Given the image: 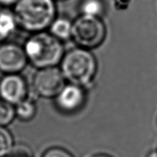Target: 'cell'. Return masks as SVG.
I'll use <instances>...</instances> for the list:
<instances>
[{
    "label": "cell",
    "mask_w": 157,
    "mask_h": 157,
    "mask_svg": "<svg viewBox=\"0 0 157 157\" xmlns=\"http://www.w3.org/2000/svg\"><path fill=\"white\" fill-rule=\"evenodd\" d=\"M19 0H0V6L4 8L15 6Z\"/></svg>",
    "instance_id": "obj_17"
},
{
    "label": "cell",
    "mask_w": 157,
    "mask_h": 157,
    "mask_svg": "<svg viewBox=\"0 0 157 157\" xmlns=\"http://www.w3.org/2000/svg\"><path fill=\"white\" fill-rule=\"evenodd\" d=\"M14 149L12 135L5 127L0 126V157L9 156Z\"/></svg>",
    "instance_id": "obj_13"
},
{
    "label": "cell",
    "mask_w": 157,
    "mask_h": 157,
    "mask_svg": "<svg viewBox=\"0 0 157 157\" xmlns=\"http://www.w3.org/2000/svg\"><path fill=\"white\" fill-rule=\"evenodd\" d=\"M61 71L70 84L87 87L96 75V58L87 49L74 48L64 55L61 62Z\"/></svg>",
    "instance_id": "obj_3"
},
{
    "label": "cell",
    "mask_w": 157,
    "mask_h": 157,
    "mask_svg": "<svg viewBox=\"0 0 157 157\" xmlns=\"http://www.w3.org/2000/svg\"><path fill=\"white\" fill-rule=\"evenodd\" d=\"M106 27L100 17L81 15L72 23L71 38L80 48H98L106 38Z\"/></svg>",
    "instance_id": "obj_4"
},
{
    "label": "cell",
    "mask_w": 157,
    "mask_h": 157,
    "mask_svg": "<svg viewBox=\"0 0 157 157\" xmlns=\"http://www.w3.org/2000/svg\"><path fill=\"white\" fill-rule=\"evenodd\" d=\"M42 157H74L69 152L64 149L54 147L48 150Z\"/></svg>",
    "instance_id": "obj_15"
},
{
    "label": "cell",
    "mask_w": 157,
    "mask_h": 157,
    "mask_svg": "<svg viewBox=\"0 0 157 157\" xmlns=\"http://www.w3.org/2000/svg\"><path fill=\"white\" fill-rule=\"evenodd\" d=\"M72 23L64 17L56 18L49 27L50 33L61 41L68 39L71 38Z\"/></svg>",
    "instance_id": "obj_10"
},
{
    "label": "cell",
    "mask_w": 157,
    "mask_h": 157,
    "mask_svg": "<svg viewBox=\"0 0 157 157\" xmlns=\"http://www.w3.org/2000/svg\"><path fill=\"white\" fill-rule=\"evenodd\" d=\"M15 117V110L14 106L0 98V126L5 127L9 124Z\"/></svg>",
    "instance_id": "obj_14"
},
{
    "label": "cell",
    "mask_w": 157,
    "mask_h": 157,
    "mask_svg": "<svg viewBox=\"0 0 157 157\" xmlns=\"http://www.w3.org/2000/svg\"><path fill=\"white\" fill-rule=\"evenodd\" d=\"M17 25L13 11L4 7L0 9V41H4L13 34Z\"/></svg>",
    "instance_id": "obj_9"
},
{
    "label": "cell",
    "mask_w": 157,
    "mask_h": 157,
    "mask_svg": "<svg viewBox=\"0 0 157 157\" xmlns=\"http://www.w3.org/2000/svg\"><path fill=\"white\" fill-rule=\"evenodd\" d=\"M147 157H157V151H153L149 153Z\"/></svg>",
    "instance_id": "obj_19"
},
{
    "label": "cell",
    "mask_w": 157,
    "mask_h": 157,
    "mask_svg": "<svg viewBox=\"0 0 157 157\" xmlns=\"http://www.w3.org/2000/svg\"><path fill=\"white\" fill-rule=\"evenodd\" d=\"M15 116L24 121H31L36 114V106L35 103L29 99H25L15 107Z\"/></svg>",
    "instance_id": "obj_12"
},
{
    "label": "cell",
    "mask_w": 157,
    "mask_h": 157,
    "mask_svg": "<svg viewBox=\"0 0 157 157\" xmlns=\"http://www.w3.org/2000/svg\"><path fill=\"white\" fill-rule=\"evenodd\" d=\"M55 1H66V0H55Z\"/></svg>",
    "instance_id": "obj_21"
},
{
    "label": "cell",
    "mask_w": 157,
    "mask_h": 157,
    "mask_svg": "<svg viewBox=\"0 0 157 157\" xmlns=\"http://www.w3.org/2000/svg\"><path fill=\"white\" fill-rule=\"evenodd\" d=\"M94 157H110V156H107V155H97V156H94Z\"/></svg>",
    "instance_id": "obj_20"
},
{
    "label": "cell",
    "mask_w": 157,
    "mask_h": 157,
    "mask_svg": "<svg viewBox=\"0 0 157 157\" xmlns=\"http://www.w3.org/2000/svg\"><path fill=\"white\" fill-rule=\"evenodd\" d=\"M132 2L133 0H110L112 6L119 11H124L128 9Z\"/></svg>",
    "instance_id": "obj_16"
},
{
    "label": "cell",
    "mask_w": 157,
    "mask_h": 157,
    "mask_svg": "<svg viewBox=\"0 0 157 157\" xmlns=\"http://www.w3.org/2000/svg\"><path fill=\"white\" fill-rule=\"evenodd\" d=\"M56 12L55 0H19L13 10L18 25L35 33L50 27Z\"/></svg>",
    "instance_id": "obj_1"
},
{
    "label": "cell",
    "mask_w": 157,
    "mask_h": 157,
    "mask_svg": "<svg viewBox=\"0 0 157 157\" xmlns=\"http://www.w3.org/2000/svg\"><path fill=\"white\" fill-rule=\"evenodd\" d=\"M24 50L29 62L38 69L56 67L64 56L61 40L45 32H37L28 38Z\"/></svg>",
    "instance_id": "obj_2"
},
{
    "label": "cell",
    "mask_w": 157,
    "mask_h": 157,
    "mask_svg": "<svg viewBox=\"0 0 157 157\" xmlns=\"http://www.w3.org/2000/svg\"><path fill=\"white\" fill-rule=\"evenodd\" d=\"M11 157H32L31 156L30 153H28L27 152H25V153H17V154H15V155H12Z\"/></svg>",
    "instance_id": "obj_18"
},
{
    "label": "cell",
    "mask_w": 157,
    "mask_h": 157,
    "mask_svg": "<svg viewBox=\"0 0 157 157\" xmlns=\"http://www.w3.org/2000/svg\"><path fill=\"white\" fill-rule=\"evenodd\" d=\"M105 9L103 0H82L80 5L81 15L100 17L104 14Z\"/></svg>",
    "instance_id": "obj_11"
},
{
    "label": "cell",
    "mask_w": 157,
    "mask_h": 157,
    "mask_svg": "<svg viewBox=\"0 0 157 157\" xmlns=\"http://www.w3.org/2000/svg\"><path fill=\"white\" fill-rule=\"evenodd\" d=\"M29 62L24 48L15 43L0 45V71L6 75L18 74Z\"/></svg>",
    "instance_id": "obj_6"
},
{
    "label": "cell",
    "mask_w": 157,
    "mask_h": 157,
    "mask_svg": "<svg viewBox=\"0 0 157 157\" xmlns=\"http://www.w3.org/2000/svg\"><path fill=\"white\" fill-rule=\"evenodd\" d=\"M85 101V93L82 87L75 84H67L55 98L58 108L65 113L78 111L83 107Z\"/></svg>",
    "instance_id": "obj_8"
},
{
    "label": "cell",
    "mask_w": 157,
    "mask_h": 157,
    "mask_svg": "<svg viewBox=\"0 0 157 157\" xmlns=\"http://www.w3.org/2000/svg\"><path fill=\"white\" fill-rule=\"evenodd\" d=\"M28 87L25 81L18 74L6 75L0 80V98L16 105L27 98Z\"/></svg>",
    "instance_id": "obj_7"
},
{
    "label": "cell",
    "mask_w": 157,
    "mask_h": 157,
    "mask_svg": "<svg viewBox=\"0 0 157 157\" xmlns=\"http://www.w3.org/2000/svg\"><path fill=\"white\" fill-rule=\"evenodd\" d=\"M32 86L35 93L41 98H56L65 86V78L57 67L39 69L34 76Z\"/></svg>",
    "instance_id": "obj_5"
}]
</instances>
